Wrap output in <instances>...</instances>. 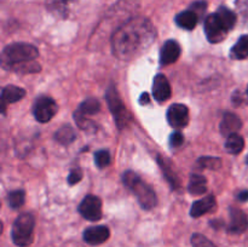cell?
Returning <instances> with one entry per match:
<instances>
[{
    "label": "cell",
    "instance_id": "1",
    "mask_svg": "<svg viewBox=\"0 0 248 247\" xmlns=\"http://www.w3.org/2000/svg\"><path fill=\"white\" fill-rule=\"evenodd\" d=\"M156 39V31L145 17H133L119 27L111 36V50L121 61L142 56Z\"/></svg>",
    "mask_w": 248,
    "mask_h": 247
},
{
    "label": "cell",
    "instance_id": "2",
    "mask_svg": "<svg viewBox=\"0 0 248 247\" xmlns=\"http://www.w3.org/2000/svg\"><path fill=\"white\" fill-rule=\"evenodd\" d=\"M124 184L127 186L130 190L133 191L138 199V202L144 210H152L156 206L157 199L154 189L145 183L136 172L126 171L123 176Z\"/></svg>",
    "mask_w": 248,
    "mask_h": 247
},
{
    "label": "cell",
    "instance_id": "3",
    "mask_svg": "<svg viewBox=\"0 0 248 247\" xmlns=\"http://www.w3.org/2000/svg\"><path fill=\"white\" fill-rule=\"evenodd\" d=\"M38 56V48L31 44L15 43L10 44L2 50L1 63L4 67L9 65V68H14L18 64L33 62Z\"/></svg>",
    "mask_w": 248,
    "mask_h": 247
},
{
    "label": "cell",
    "instance_id": "4",
    "mask_svg": "<svg viewBox=\"0 0 248 247\" xmlns=\"http://www.w3.org/2000/svg\"><path fill=\"white\" fill-rule=\"evenodd\" d=\"M35 219L31 213H22L15 220L11 230L12 241L16 246L28 247L33 242Z\"/></svg>",
    "mask_w": 248,
    "mask_h": 247
},
{
    "label": "cell",
    "instance_id": "5",
    "mask_svg": "<svg viewBox=\"0 0 248 247\" xmlns=\"http://www.w3.org/2000/svg\"><path fill=\"white\" fill-rule=\"evenodd\" d=\"M106 99L108 102L109 109H110L111 114L114 116V120H115L116 126H118L120 130H123L124 127L127 126V124L131 120V114L128 113L127 108L124 104L123 99L120 98V94H119L118 90L115 89L114 85L109 86L108 91L106 93Z\"/></svg>",
    "mask_w": 248,
    "mask_h": 247
},
{
    "label": "cell",
    "instance_id": "6",
    "mask_svg": "<svg viewBox=\"0 0 248 247\" xmlns=\"http://www.w3.org/2000/svg\"><path fill=\"white\" fill-rule=\"evenodd\" d=\"M57 104H56L55 99L51 97L43 96L38 98L34 103L33 107V114L34 118L39 121V123H47L50 121L53 116L57 113Z\"/></svg>",
    "mask_w": 248,
    "mask_h": 247
},
{
    "label": "cell",
    "instance_id": "7",
    "mask_svg": "<svg viewBox=\"0 0 248 247\" xmlns=\"http://www.w3.org/2000/svg\"><path fill=\"white\" fill-rule=\"evenodd\" d=\"M228 29L225 28L224 24L220 22L216 14L210 15L205 19V33L207 36V40L212 44L220 43L227 38Z\"/></svg>",
    "mask_w": 248,
    "mask_h": 247
},
{
    "label": "cell",
    "instance_id": "8",
    "mask_svg": "<svg viewBox=\"0 0 248 247\" xmlns=\"http://www.w3.org/2000/svg\"><path fill=\"white\" fill-rule=\"evenodd\" d=\"M79 212L85 219L97 222L102 218V201L98 196L87 195L79 205Z\"/></svg>",
    "mask_w": 248,
    "mask_h": 247
},
{
    "label": "cell",
    "instance_id": "9",
    "mask_svg": "<svg viewBox=\"0 0 248 247\" xmlns=\"http://www.w3.org/2000/svg\"><path fill=\"white\" fill-rule=\"evenodd\" d=\"M167 121L173 128H183L189 124V109L182 103L172 104L167 110Z\"/></svg>",
    "mask_w": 248,
    "mask_h": 247
},
{
    "label": "cell",
    "instance_id": "10",
    "mask_svg": "<svg viewBox=\"0 0 248 247\" xmlns=\"http://www.w3.org/2000/svg\"><path fill=\"white\" fill-rule=\"evenodd\" d=\"M110 236V232L109 228L106 225H96V227H90L85 229L84 235V241L86 244L92 245V246H97V245L104 244Z\"/></svg>",
    "mask_w": 248,
    "mask_h": 247
},
{
    "label": "cell",
    "instance_id": "11",
    "mask_svg": "<svg viewBox=\"0 0 248 247\" xmlns=\"http://www.w3.org/2000/svg\"><path fill=\"white\" fill-rule=\"evenodd\" d=\"M181 45L176 40H167L160 51V64L169 65L177 62L181 56Z\"/></svg>",
    "mask_w": 248,
    "mask_h": 247
},
{
    "label": "cell",
    "instance_id": "12",
    "mask_svg": "<svg viewBox=\"0 0 248 247\" xmlns=\"http://www.w3.org/2000/svg\"><path fill=\"white\" fill-rule=\"evenodd\" d=\"M230 224L228 230L232 234H242L248 229V217L240 208H230Z\"/></svg>",
    "mask_w": 248,
    "mask_h": 247
},
{
    "label": "cell",
    "instance_id": "13",
    "mask_svg": "<svg viewBox=\"0 0 248 247\" xmlns=\"http://www.w3.org/2000/svg\"><path fill=\"white\" fill-rule=\"evenodd\" d=\"M153 96L157 102L162 103L171 97V86L169 79L164 74H157L153 81Z\"/></svg>",
    "mask_w": 248,
    "mask_h": 247
},
{
    "label": "cell",
    "instance_id": "14",
    "mask_svg": "<svg viewBox=\"0 0 248 247\" xmlns=\"http://www.w3.org/2000/svg\"><path fill=\"white\" fill-rule=\"evenodd\" d=\"M242 127L241 119L232 113H225L220 123V133L225 137H229L232 133H236Z\"/></svg>",
    "mask_w": 248,
    "mask_h": 247
},
{
    "label": "cell",
    "instance_id": "15",
    "mask_svg": "<svg viewBox=\"0 0 248 247\" xmlns=\"http://www.w3.org/2000/svg\"><path fill=\"white\" fill-rule=\"evenodd\" d=\"M216 198L213 195H207L203 199L195 201L190 208V216L193 218H199L201 216L206 215L213 208H216Z\"/></svg>",
    "mask_w": 248,
    "mask_h": 247
},
{
    "label": "cell",
    "instance_id": "16",
    "mask_svg": "<svg viewBox=\"0 0 248 247\" xmlns=\"http://www.w3.org/2000/svg\"><path fill=\"white\" fill-rule=\"evenodd\" d=\"M24 96H26V91L22 87L15 86V85H7V86H5L1 91L2 110H5V104L18 102Z\"/></svg>",
    "mask_w": 248,
    "mask_h": 247
},
{
    "label": "cell",
    "instance_id": "17",
    "mask_svg": "<svg viewBox=\"0 0 248 247\" xmlns=\"http://www.w3.org/2000/svg\"><path fill=\"white\" fill-rule=\"evenodd\" d=\"M157 164H159L160 169H161L162 173H164L165 178L169 181V183L171 184V186L173 189L179 188V178L177 177L176 172H174L173 166L170 164L169 160L166 157L161 156V155H157Z\"/></svg>",
    "mask_w": 248,
    "mask_h": 247
},
{
    "label": "cell",
    "instance_id": "18",
    "mask_svg": "<svg viewBox=\"0 0 248 247\" xmlns=\"http://www.w3.org/2000/svg\"><path fill=\"white\" fill-rule=\"evenodd\" d=\"M199 22V16L193 10H186V11L181 12L176 16L177 26L181 28L186 29V31H193Z\"/></svg>",
    "mask_w": 248,
    "mask_h": 247
},
{
    "label": "cell",
    "instance_id": "19",
    "mask_svg": "<svg viewBox=\"0 0 248 247\" xmlns=\"http://www.w3.org/2000/svg\"><path fill=\"white\" fill-rule=\"evenodd\" d=\"M188 190L193 195H202L207 191V181L202 174H191L189 181Z\"/></svg>",
    "mask_w": 248,
    "mask_h": 247
},
{
    "label": "cell",
    "instance_id": "20",
    "mask_svg": "<svg viewBox=\"0 0 248 247\" xmlns=\"http://www.w3.org/2000/svg\"><path fill=\"white\" fill-rule=\"evenodd\" d=\"M230 57L232 60H245L248 57V34L242 35L237 43L232 46L230 51Z\"/></svg>",
    "mask_w": 248,
    "mask_h": 247
},
{
    "label": "cell",
    "instance_id": "21",
    "mask_svg": "<svg viewBox=\"0 0 248 247\" xmlns=\"http://www.w3.org/2000/svg\"><path fill=\"white\" fill-rule=\"evenodd\" d=\"M245 148V140L239 133H232L229 137H227V142H225V150L229 154L237 155L244 150Z\"/></svg>",
    "mask_w": 248,
    "mask_h": 247
},
{
    "label": "cell",
    "instance_id": "22",
    "mask_svg": "<svg viewBox=\"0 0 248 247\" xmlns=\"http://www.w3.org/2000/svg\"><path fill=\"white\" fill-rule=\"evenodd\" d=\"M216 15H217L218 18L220 19V22L224 24V27L228 29V31L234 28L235 24H236V21H237L236 14H235L234 11H232L230 9H228V7L220 6L219 9L217 10V12H216Z\"/></svg>",
    "mask_w": 248,
    "mask_h": 247
},
{
    "label": "cell",
    "instance_id": "23",
    "mask_svg": "<svg viewBox=\"0 0 248 247\" xmlns=\"http://www.w3.org/2000/svg\"><path fill=\"white\" fill-rule=\"evenodd\" d=\"M101 110V104L97 101L96 98H87L80 104V107L78 108V113L81 114V115L87 116V115H94L98 111Z\"/></svg>",
    "mask_w": 248,
    "mask_h": 247
},
{
    "label": "cell",
    "instance_id": "24",
    "mask_svg": "<svg viewBox=\"0 0 248 247\" xmlns=\"http://www.w3.org/2000/svg\"><path fill=\"white\" fill-rule=\"evenodd\" d=\"M75 137H77L75 131L73 130V127H70V126L68 125L62 126V127L55 133V139L63 145L70 144V143L75 139Z\"/></svg>",
    "mask_w": 248,
    "mask_h": 247
},
{
    "label": "cell",
    "instance_id": "25",
    "mask_svg": "<svg viewBox=\"0 0 248 247\" xmlns=\"http://www.w3.org/2000/svg\"><path fill=\"white\" fill-rule=\"evenodd\" d=\"M7 203L11 208L17 210V208H21L24 205V201H26V193L24 190L21 189H17V190H12L7 194L6 196Z\"/></svg>",
    "mask_w": 248,
    "mask_h": 247
},
{
    "label": "cell",
    "instance_id": "26",
    "mask_svg": "<svg viewBox=\"0 0 248 247\" xmlns=\"http://www.w3.org/2000/svg\"><path fill=\"white\" fill-rule=\"evenodd\" d=\"M199 165L203 169L208 170H218L222 166V160L219 157H213V156H203L199 159Z\"/></svg>",
    "mask_w": 248,
    "mask_h": 247
},
{
    "label": "cell",
    "instance_id": "27",
    "mask_svg": "<svg viewBox=\"0 0 248 247\" xmlns=\"http://www.w3.org/2000/svg\"><path fill=\"white\" fill-rule=\"evenodd\" d=\"M94 164L98 169H104L110 164V154L108 150L102 149L94 153Z\"/></svg>",
    "mask_w": 248,
    "mask_h": 247
},
{
    "label": "cell",
    "instance_id": "28",
    "mask_svg": "<svg viewBox=\"0 0 248 247\" xmlns=\"http://www.w3.org/2000/svg\"><path fill=\"white\" fill-rule=\"evenodd\" d=\"M74 120L81 130H85V131L96 130V125H94V123L90 121L89 119H87V116L81 115V114H79L78 111H75L74 113Z\"/></svg>",
    "mask_w": 248,
    "mask_h": 247
},
{
    "label": "cell",
    "instance_id": "29",
    "mask_svg": "<svg viewBox=\"0 0 248 247\" xmlns=\"http://www.w3.org/2000/svg\"><path fill=\"white\" fill-rule=\"evenodd\" d=\"M191 245L193 247H217L207 237L203 236L202 234H198V232L191 236Z\"/></svg>",
    "mask_w": 248,
    "mask_h": 247
},
{
    "label": "cell",
    "instance_id": "30",
    "mask_svg": "<svg viewBox=\"0 0 248 247\" xmlns=\"http://www.w3.org/2000/svg\"><path fill=\"white\" fill-rule=\"evenodd\" d=\"M184 143V136L182 135L181 131H174L171 136H170V144L172 148L181 147Z\"/></svg>",
    "mask_w": 248,
    "mask_h": 247
},
{
    "label": "cell",
    "instance_id": "31",
    "mask_svg": "<svg viewBox=\"0 0 248 247\" xmlns=\"http://www.w3.org/2000/svg\"><path fill=\"white\" fill-rule=\"evenodd\" d=\"M82 179V171L80 169H74L70 171L69 176H68V183L70 185H74V184L79 183Z\"/></svg>",
    "mask_w": 248,
    "mask_h": 247
},
{
    "label": "cell",
    "instance_id": "32",
    "mask_svg": "<svg viewBox=\"0 0 248 247\" xmlns=\"http://www.w3.org/2000/svg\"><path fill=\"white\" fill-rule=\"evenodd\" d=\"M206 6H207L206 1H196V2H194V4H191L190 10L195 11L196 14H198V16L200 17V15H202L203 12H205Z\"/></svg>",
    "mask_w": 248,
    "mask_h": 247
},
{
    "label": "cell",
    "instance_id": "33",
    "mask_svg": "<svg viewBox=\"0 0 248 247\" xmlns=\"http://www.w3.org/2000/svg\"><path fill=\"white\" fill-rule=\"evenodd\" d=\"M236 198L239 199L240 201H242V202H246V201H248V190H241L237 194Z\"/></svg>",
    "mask_w": 248,
    "mask_h": 247
},
{
    "label": "cell",
    "instance_id": "34",
    "mask_svg": "<svg viewBox=\"0 0 248 247\" xmlns=\"http://www.w3.org/2000/svg\"><path fill=\"white\" fill-rule=\"evenodd\" d=\"M140 103L142 104V106H144L145 103H149V94L147 93V92H143L142 94H140Z\"/></svg>",
    "mask_w": 248,
    "mask_h": 247
},
{
    "label": "cell",
    "instance_id": "35",
    "mask_svg": "<svg viewBox=\"0 0 248 247\" xmlns=\"http://www.w3.org/2000/svg\"><path fill=\"white\" fill-rule=\"evenodd\" d=\"M236 5L240 7L241 10L248 9V0H237Z\"/></svg>",
    "mask_w": 248,
    "mask_h": 247
},
{
    "label": "cell",
    "instance_id": "36",
    "mask_svg": "<svg viewBox=\"0 0 248 247\" xmlns=\"http://www.w3.org/2000/svg\"><path fill=\"white\" fill-rule=\"evenodd\" d=\"M246 164H247V165H248V156H247V157H246Z\"/></svg>",
    "mask_w": 248,
    "mask_h": 247
},
{
    "label": "cell",
    "instance_id": "37",
    "mask_svg": "<svg viewBox=\"0 0 248 247\" xmlns=\"http://www.w3.org/2000/svg\"><path fill=\"white\" fill-rule=\"evenodd\" d=\"M247 94H248V87H247Z\"/></svg>",
    "mask_w": 248,
    "mask_h": 247
}]
</instances>
